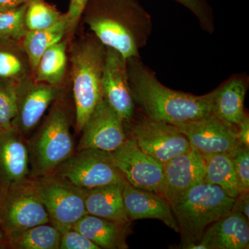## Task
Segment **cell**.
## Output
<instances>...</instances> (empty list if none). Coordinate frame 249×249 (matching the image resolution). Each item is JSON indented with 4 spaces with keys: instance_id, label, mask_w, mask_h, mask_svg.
<instances>
[{
    "instance_id": "1",
    "label": "cell",
    "mask_w": 249,
    "mask_h": 249,
    "mask_svg": "<svg viewBox=\"0 0 249 249\" xmlns=\"http://www.w3.org/2000/svg\"><path fill=\"white\" fill-rule=\"evenodd\" d=\"M126 62L134 104L142 115L178 126L213 114L215 89L201 96L172 89L160 83L141 57Z\"/></svg>"
},
{
    "instance_id": "2",
    "label": "cell",
    "mask_w": 249,
    "mask_h": 249,
    "mask_svg": "<svg viewBox=\"0 0 249 249\" xmlns=\"http://www.w3.org/2000/svg\"><path fill=\"white\" fill-rule=\"evenodd\" d=\"M83 21L106 47L127 60L140 57L151 35V16L138 0H89Z\"/></svg>"
},
{
    "instance_id": "3",
    "label": "cell",
    "mask_w": 249,
    "mask_h": 249,
    "mask_svg": "<svg viewBox=\"0 0 249 249\" xmlns=\"http://www.w3.org/2000/svg\"><path fill=\"white\" fill-rule=\"evenodd\" d=\"M106 47L94 35L80 39L72 47V91L75 127L78 132L103 98L102 76Z\"/></svg>"
},
{
    "instance_id": "4",
    "label": "cell",
    "mask_w": 249,
    "mask_h": 249,
    "mask_svg": "<svg viewBox=\"0 0 249 249\" xmlns=\"http://www.w3.org/2000/svg\"><path fill=\"white\" fill-rule=\"evenodd\" d=\"M235 202V198L217 185L201 182L190 188L171 205L181 247L199 242L211 224L231 212Z\"/></svg>"
},
{
    "instance_id": "5",
    "label": "cell",
    "mask_w": 249,
    "mask_h": 249,
    "mask_svg": "<svg viewBox=\"0 0 249 249\" xmlns=\"http://www.w3.org/2000/svg\"><path fill=\"white\" fill-rule=\"evenodd\" d=\"M71 124L70 111L60 96L40 129L27 141L31 177L53 173L74 153Z\"/></svg>"
},
{
    "instance_id": "6",
    "label": "cell",
    "mask_w": 249,
    "mask_h": 249,
    "mask_svg": "<svg viewBox=\"0 0 249 249\" xmlns=\"http://www.w3.org/2000/svg\"><path fill=\"white\" fill-rule=\"evenodd\" d=\"M0 215L6 233L50 222L37 178L29 176L1 188Z\"/></svg>"
},
{
    "instance_id": "7",
    "label": "cell",
    "mask_w": 249,
    "mask_h": 249,
    "mask_svg": "<svg viewBox=\"0 0 249 249\" xmlns=\"http://www.w3.org/2000/svg\"><path fill=\"white\" fill-rule=\"evenodd\" d=\"M51 224L63 232L87 214V190L54 173L37 178Z\"/></svg>"
},
{
    "instance_id": "8",
    "label": "cell",
    "mask_w": 249,
    "mask_h": 249,
    "mask_svg": "<svg viewBox=\"0 0 249 249\" xmlns=\"http://www.w3.org/2000/svg\"><path fill=\"white\" fill-rule=\"evenodd\" d=\"M84 189L127 182L110 152L94 148L76 150L53 173Z\"/></svg>"
},
{
    "instance_id": "9",
    "label": "cell",
    "mask_w": 249,
    "mask_h": 249,
    "mask_svg": "<svg viewBox=\"0 0 249 249\" xmlns=\"http://www.w3.org/2000/svg\"><path fill=\"white\" fill-rule=\"evenodd\" d=\"M130 138L138 146L162 164L188 151V139L173 124L149 119L144 115L128 122Z\"/></svg>"
},
{
    "instance_id": "10",
    "label": "cell",
    "mask_w": 249,
    "mask_h": 249,
    "mask_svg": "<svg viewBox=\"0 0 249 249\" xmlns=\"http://www.w3.org/2000/svg\"><path fill=\"white\" fill-rule=\"evenodd\" d=\"M110 154L114 165L127 183L161 196L163 164L142 151L134 139L127 137Z\"/></svg>"
},
{
    "instance_id": "11",
    "label": "cell",
    "mask_w": 249,
    "mask_h": 249,
    "mask_svg": "<svg viewBox=\"0 0 249 249\" xmlns=\"http://www.w3.org/2000/svg\"><path fill=\"white\" fill-rule=\"evenodd\" d=\"M61 94V87L40 83L32 77L18 82L16 113L12 127L26 138L39 124L49 106Z\"/></svg>"
},
{
    "instance_id": "12",
    "label": "cell",
    "mask_w": 249,
    "mask_h": 249,
    "mask_svg": "<svg viewBox=\"0 0 249 249\" xmlns=\"http://www.w3.org/2000/svg\"><path fill=\"white\" fill-rule=\"evenodd\" d=\"M176 127L202 156L229 154L241 144L237 126L214 114Z\"/></svg>"
},
{
    "instance_id": "13",
    "label": "cell",
    "mask_w": 249,
    "mask_h": 249,
    "mask_svg": "<svg viewBox=\"0 0 249 249\" xmlns=\"http://www.w3.org/2000/svg\"><path fill=\"white\" fill-rule=\"evenodd\" d=\"M76 150L94 148L111 152L126 139L125 124L104 98L101 99L83 126Z\"/></svg>"
},
{
    "instance_id": "14",
    "label": "cell",
    "mask_w": 249,
    "mask_h": 249,
    "mask_svg": "<svg viewBox=\"0 0 249 249\" xmlns=\"http://www.w3.org/2000/svg\"><path fill=\"white\" fill-rule=\"evenodd\" d=\"M103 98L124 119L128 122L136 115L127 76L126 59L117 51L106 47L102 76Z\"/></svg>"
},
{
    "instance_id": "15",
    "label": "cell",
    "mask_w": 249,
    "mask_h": 249,
    "mask_svg": "<svg viewBox=\"0 0 249 249\" xmlns=\"http://www.w3.org/2000/svg\"><path fill=\"white\" fill-rule=\"evenodd\" d=\"M204 157L191 147L163 164L161 196L173 204L192 187L204 182Z\"/></svg>"
},
{
    "instance_id": "16",
    "label": "cell",
    "mask_w": 249,
    "mask_h": 249,
    "mask_svg": "<svg viewBox=\"0 0 249 249\" xmlns=\"http://www.w3.org/2000/svg\"><path fill=\"white\" fill-rule=\"evenodd\" d=\"M249 219L243 214L232 210L211 224L197 243L188 244L186 249H248Z\"/></svg>"
},
{
    "instance_id": "17",
    "label": "cell",
    "mask_w": 249,
    "mask_h": 249,
    "mask_svg": "<svg viewBox=\"0 0 249 249\" xmlns=\"http://www.w3.org/2000/svg\"><path fill=\"white\" fill-rule=\"evenodd\" d=\"M124 210L129 220L157 219L179 232L169 201L158 193L135 188L126 182L123 191Z\"/></svg>"
},
{
    "instance_id": "18",
    "label": "cell",
    "mask_w": 249,
    "mask_h": 249,
    "mask_svg": "<svg viewBox=\"0 0 249 249\" xmlns=\"http://www.w3.org/2000/svg\"><path fill=\"white\" fill-rule=\"evenodd\" d=\"M29 176L30 163L27 141L12 127L9 130L0 133L1 188Z\"/></svg>"
},
{
    "instance_id": "19",
    "label": "cell",
    "mask_w": 249,
    "mask_h": 249,
    "mask_svg": "<svg viewBox=\"0 0 249 249\" xmlns=\"http://www.w3.org/2000/svg\"><path fill=\"white\" fill-rule=\"evenodd\" d=\"M130 224L86 214L74 224L73 229L80 232L100 249H128L127 237Z\"/></svg>"
},
{
    "instance_id": "20",
    "label": "cell",
    "mask_w": 249,
    "mask_h": 249,
    "mask_svg": "<svg viewBox=\"0 0 249 249\" xmlns=\"http://www.w3.org/2000/svg\"><path fill=\"white\" fill-rule=\"evenodd\" d=\"M247 89V76L236 74L231 77L215 89L213 114L237 126L247 114L245 101Z\"/></svg>"
},
{
    "instance_id": "21",
    "label": "cell",
    "mask_w": 249,
    "mask_h": 249,
    "mask_svg": "<svg viewBox=\"0 0 249 249\" xmlns=\"http://www.w3.org/2000/svg\"><path fill=\"white\" fill-rule=\"evenodd\" d=\"M124 183H116L87 190L85 196L87 214L117 222H131L124 210L123 197Z\"/></svg>"
},
{
    "instance_id": "22",
    "label": "cell",
    "mask_w": 249,
    "mask_h": 249,
    "mask_svg": "<svg viewBox=\"0 0 249 249\" xmlns=\"http://www.w3.org/2000/svg\"><path fill=\"white\" fill-rule=\"evenodd\" d=\"M62 232L49 223L7 232L8 249H59Z\"/></svg>"
},
{
    "instance_id": "23",
    "label": "cell",
    "mask_w": 249,
    "mask_h": 249,
    "mask_svg": "<svg viewBox=\"0 0 249 249\" xmlns=\"http://www.w3.org/2000/svg\"><path fill=\"white\" fill-rule=\"evenodd\" d=\"M67 23L65 14L58 22L47 29L27 31L21 40L24 52L30 62L32 77L42 54L52 46L62 40L67 35Z\"/></svg>"
},
{
    "instance_id": "24",
    "label": "cell",
    "mask_w": 249,
    "mask_h": 249,
    "mask_svg": "<svg viewBox=\"0 0 249 249\" xmlns=\"http://www.w3.org/2000/svg\"><path fill=\"white\" fill-rule=\"evenodd\" d=\"M67 42L61 40L47 49L37 63L33 78L37 82L60 86L67 65Z\"/></svg>"
},
{
    "instance_id": "25",
    "label": "cell",
    "mask_w": 249,
    "mask_h": 249,
    "mask_svg": "<svg viewBox=\"0 0 249 249\" xmlns=\"http://www.w3.org/2000/svg\"><path fill=\"white\" fill-rule=\"evenodd\" d=\"M205 164L204 182L217 185L228 196H239L238 185L231 159L229 154H214L203 156Z\"/></svg>"
},
{
    "instance_id": "26",
    "label": "cell",
    "mask_w": 249,
    "mask_h": 249,
    "mask_svg": "<svg viewBox=\"0 0 249 249\" xmlns=\"http://www.w3.org/2000/svg\"><path fill=\"white\" fill-rule=\"evenodd\" d=\"M29 77L30 62L20 42L0 39V78L18 83Z\"/></svg>"
},
{
    "instance_id": "27",
    "label": "cell",
    "mask_w": 249,
    "mask_h": 249,
    "mask_svg": "<svg viewBox=\"0 0 249 249\" xmlns=\"http://www.w3.org/2000/svg\"><path fill=\"white\" fill-rule=\"evenodd\" d=\"M63 16L43 0H29L25 15L27 30H42L52 27Z\"/></svg>"
},
{
    "instance_id": "28",
    "label": "cell",
    "mask_w": 249,
    "mask_h": 249,
    "mask_svg": "<svg viewBox=\"0 0 249 249\" xmlns=\"http://www.w3.org/2000/svg\"><path fill=\"white\" fill-rule=\"evenodd\" d=\"M27 3L0 11V39L21 42L27 32L25 15Z\"/></svg>"
},
{
    "instance_id": "29",
    "label": "cell",
    "mask_w": 249,
    "mask_h": 249,
    "mask_svg": "<svg viewBox=\"0 0 249 249\" xmlns=\"http://www.w3.org/2000/svg\"><path fill=\"white\" fill-rule=\"evenodd\" d=\"M18 82L0 78V133L12 127L16 113Z\"/></svg>"
},
{
    "instance_id": "30",
    "label": "cell",
    "mask_w": 249,
    "mask_h": 249,
    "mask_svg": "<svg viewBox=\"0 0 249 249\" xmlns=\"http://www.w3.org/2000/svg\"><path fill=\"white\" fill-rule=\"evenodd\" d=\"M235 170L239 195L249 193V147L240 144L229 153Z\"/></svg>"
},
{
    "instance_id": "31",
    "label": "cell",
    "mask_w": 249,
    "mask_h": 249,
    "mask_svg": "<svg viewBox=\"0 0 249 249\" xmlns=\"http://www.w3.org/2000/svg\"><path fill=\"white\" fill-rule=\"evenodd\" d=\"M191 11L199 21L201 29L212 34L214 30L213 11L208 0H174Z\"/></svg>"
},
{
    "instance_id": "32",
    "label": "cell",
    "mask_w": 249,
    "mask_h": 249,
    "mask_svg": "<svg viewBox=\"0 0 249 249\" xmlns=\"http://www.w3.org/2000/svg\"><path fill=\"white\" fill-rule=\"evenodd\" d=\"M59 249H101L74 229L62 232Z\"/></svg>"
},
{
    "instance_id": "33",
    "label": "cell",
    "mask_w": 249,
    "mask_h": 249,
    "mask_svg": "<svg viewBox=\"0 0 249 249\" xmlns=\"http://www.w3.org/2000/svg\"><path fill=\"white\" fill-rule=\"evenodd\" d=\"M89 0H70L68 11L65 14L67 23V34H73L83 16Z\"/></svg>"
},
{
    "instance_id": "34",
    "label": "cell",
    "mask_w": 249,
    "mask_h": 249,
    "mask_svg": "<svg viewBox=\"0 0 249 249\" xmlns=\"http://www.w3.org/2000/svg\"><path fill=\"white\" fill-rule=\"evenodd\" d=\"M238 139L242 145L249 147V118L248 114H246L242 121L237 124Z\"/></svg>"
},
{
    "instance_id": "35",
    "label": "cell",
    "mask_w": 249,
    "mask_h": 249,
    "mask_svg": "<svg viewBox=\"0 0 249 249\" xmlns=\"http://www.w3.org/2000/svg\"><path fill=\"white\" fill-rule=\"evenodd\" d=\"M232 210L241 213L249 220V193L239 195L235 198V202L234 204Z\"/></svg>"
},
{
    "instance_id": "36",
    "label": "cell",
    "mask_w": 249,
    "mask_h": 249,
    "mask_svg": "<svg viewBox=\"0 0 249 249\" xmlns=\"http://www.w3.org/2000/svg\"><path fill=\"white\" fill-rule=\"evenodd\" d=\"M29 0H0V11L18 7L27 3Z\"/></svg>"
},
{
    "instance_id": "37",
    "label": "cell",
    "mask_w": 249,
    "mask_h": 249,
    "mask_svg": "<svg viewBox=\"0 0 249 249\" xmlns=\"http://www.w3.org/2000/svg\"><path fill=\"white\" fill-rule=\"evenodd\" d=\"M8 249L7 233L5 230L2 219L0 215V249Z\"/></svg>"
},
{
    "instance_id": "38",
    "label": "cell",
    "mask_w": 249,
    "mask_h": 249,
    "mask_svg": "<svg viewBox=\"0 0 249 249\" xmlns=\"http://www.w3.org/2000/svg\"><path fill=\"white\" fill-rule=\"evenodd\" d=\"M1 178H0V194H1Z\"/></svg>"
}]
</instances>
